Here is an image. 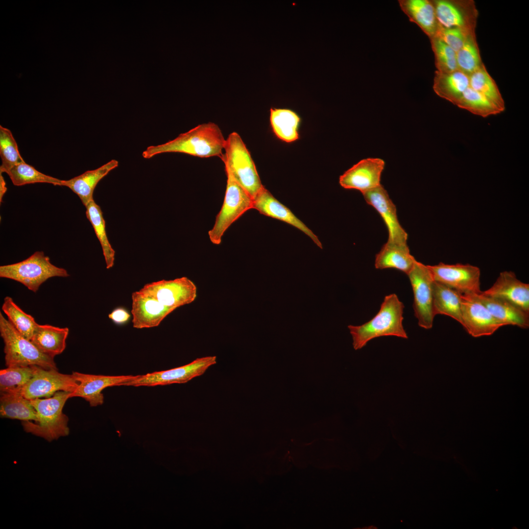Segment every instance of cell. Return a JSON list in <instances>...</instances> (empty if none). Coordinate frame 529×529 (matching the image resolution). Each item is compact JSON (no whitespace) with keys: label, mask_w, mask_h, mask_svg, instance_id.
Segmentation results:
<instances>
[{"label":"cell","mask_w":529,"mask_h":529,"mask_svg":"<svg viewBox=\"0 0 529 529\" xmlns=\"http://www.w3.org/2000/svg\"><path fill=\"white\" fill-rule=\"evenodd\" d=\"M69 333L67 327L38 324L30 340L43 353L54 358L65 349Z\"/></svg>","instance_id":"cell-24"},{"label":"cell","mask_w":529,"mask_h":529,"mask_svg":"<svg viewBox=\"0 0 529 529\" xmlns=\"http://www.w3.org/2000/svg\"><path fill=\"white\" fill-rule=\"evenodd\" d=\"M456 56L458 70L469 76L483 64L475 32L467 36L462 48L456 52Z\"/></svg>","instance_id":"cell-34"},{"label":"cell","mask_w":529,"mask_h":529,"mask_svg":"<svg viewBox=\"0 0 529 529\" xmlns=\"http://www.w3.org/2000/svg\"><path fill=\"white\" fill-rule=\"evenodd\" d=\"M434 281L462 294L477 295L481 290L480 268L469 264H446L442 262L427 265Z\"/></svg>","instance_id":"cell-11"},{"label":"cell","mask_w":529,"mask_h":529,"mask_svg":"<svg viewBox=\"0 0 529 529\" xmlns=\"http://www.w3.org/2000/svg\"><path fill=\"white\" fill-rule=\"evenodd\" d=\"M432 2L440 26L475 32L478 13L473 0H433Z\"/></svg>","instance_id":"cell-13"},{"label":"cell","mask_w":529,"mask_h":529,"mask_svg":"<svg viewBox=\"0 0 529 529\" xmlns=\"http://www.w3.org/2000/svg\"><path fill=\"white\" fill-rule=\"evenodd\" d=\"M216 363V356L199 358L180 367L137 375L123 385L153 386L186 383L194 378L203 375L211 366Z\"/></svg>","instance_id":"cell-10"},{"label":"cell","mask_w":529,"mask_h":529,"mask_svg":"<svg viewBox=\"0 0 529 529\" xmlns=\"http://www.w3.org/2000/svg\"><path fill=\"white\" fill-rule=\"evenodd\" d=\"M461 314V325L475 337L491 335L506 326L492 314L477 295H462Z\"/></svg>","instance_id":"cell-14"},{"label":"cell","mask_w":529,"mask_h":529,"mask_svg":"<svg viewBox=\"0 0 529 529\" xmlns=\"http://www.w3.org/2000/svg\"><path fill=\"white\" fill-rule=\"evenodd\" d=\"M132 316L128 311L123 307H118L108 314V317L116 325H124L127 324Z\"/></svg>","instance_id":"cell-38"},{"label":"cell","mask_w":529,"mask_h":529,"mask_svg":"<svg viewBox=\"0 0 529 529\" xmlns=\"http://www.w3.org/2000/svg\"><path fill=\"white\" fill-rule=\"evenodd\" d=\"M36 366H11L0 370V393L20 391L32 378Z\"/></svg>","instance_id":"cell-32"},{"label":"cell","mask_w":529,"mask_h":529,"mask_svg":"<svg viewBox=\"0 0 529 529\" xmlns=\"http://www.w3.org/2000/svg\"><path fill=\"white\" fill-rule=\"evenodd\" d=\"M1 309L8 321L24 337L30 340L38 324L34 318L24 312L9 296H6Z\"/></svg>","instance_id":"cell-31"},{"label":"cell","mask_w":529,"mask_h":529,"mask_svg":"<svg viewBox=\"0 0 529 529\" xmlns=\"http://www.w3.org/2000/svg\"><path fill=\"white\" fill-rule=\"evenodd\" d=\"M118 166V161L112 159L96 169L87 170L69 180H62V186L68 187L76 193L85 207L94 199V191L98 182Z\"/></svg>","instance_id":"cell-20"},{"label":"cell","mask_w":529,"mask_h":529,"mask_svg":"<svg viewBox=\"0 0 529 529\" xmlns=\"http://www.w3.org/2000/svg\"><path fill=\"white\" fill-rule=\"evenodd\" d=\"M438 72L450 73L458 70L456 52L437 37L430 39Z\"/></svg>","instance_id":"cell-36"},{"label":"cell","mask_w":529,"mask_h":529,"mask_svg":"<svg viewBox=\"0 0 529 529\" xmlns=\"http://www.w3.org/2000/svg\"><path fill=\"white\" fill-rule=\"evenodd\" d=\"M481 293L506 300L529 313V285L511 271L501 272L494 284Z\"/></svg>","instance_id":"cell-19"},{"label":"cell","mask_w":529,"mask_h":529,"mask_svg":"<svg viewBox=\"0 0 529 529\" xmlns=\"http://www.w3.org/2000/svg\"><path fill=\"white\" fill-rule=\"evenodd\" d=\"M0 173L8 171L15 165L24 162L10 130L0 125Z\"/></svg>","instance_id":"cell-35"},{"label":"cell","mask_w":529,"mask_h":529,"mask_svg":"<svg viewBox=\"0 0 529 529\" xmlns=\"http://www.w3.org/2000/svg\"><path fill=\"white\" fill-rule=\"evenodd\" d=\"M71 392L59 391L44 399L30 400L37 413L36 421H22L24 431L41 437L48 441L57 439L69 434V418L63 412Z\"/></svg>","instance_id":"cell-4"},{"label":"cell","mask_w":529,"mask_h":529,"mask_svg":"<svg viewBox=\"0 0 529 529\" xmlns=\"http://www.w3.org/2000/svg\"><path fill=\"white\" fill-rule=\"evenodd\" d=\"M404 307L396 294H390L385 297L379 312L371 319L361 325H348L354 349H361L371 339L381 337L407 339L403 325Z\"/></svg>","instance_id":"cell-3"},{"label":"cell","mask_w":529,"mask_h":529,"mask_svg":"<svg viewBox=\"0 0 529 529\" xmlns=\"http://www.w3.org/2000/svg\"><path fill=\"white\" fill-rule=\"evenodd\" d=\"M253 209L260 213L287 223L299 229L320 248L322 245L318 237L287 207L277 200L264 186L253 199Z\"/></svg>","instance_id":"cell-18"},{"label":"cell","mask_w":529,"mask_h":529,"mask_svg":"<svg viewBox=\"0 0 529 529\" xmlns=\"http://www.w3.org/2000/svg\"><path fill=\"white\" fill-rule=\"evenodd\" d=\"M415 260L407 243L387 241L376 255L375 267L378 269L393 268L407 274Z\"/></svg>","instance_id":"cell-22"},{"label":"cell","mask_w":529,"mask_h":529,"mask_svg":"<svg viewBox=\"0 0 529 529\" xmlns=\"http://www.w3.org/2000/svg\"><path fill=\"white\" fill-rule=\"evenodd\" d=\"M226 189L221 210L213 228L208 232L211 241L219 244L228 228L245 212L253 208V198L235 180L228 169Z\"/></svg>","instance_id":"cell-8"},{"label":"cell","mask_w":529,"mask_h":529,"mask_svg":"<svg viewBox=\"0 0 529 529\" xmlns=\"http://www.w3.org/2000/svg\"><path fill=\"white\" fill-rule=\"evenodd\" d=\"M362 194L366 203L373 207L383 219L388 231L387 241L407 243L408 234L399 221L396 207L382 184Z\"/></svg>","instance_id":"cell-15"},{"label":"cell","mask_w":529,"mask_h":529,"mask_svg":"<svg viewBox=\"0 0 529 529\" xmlns=\"http://www.w3.org/2000/svg\"><path fill=\"white\" fill-rule=\"evenodd\" d=\"M7 191V188L6 186V183L2 175V173H0V202H2L3 197Z\"/></svg>","instance_id":"cell-39"},{"label":"cell","mask_w":529,"mask_h":529,"mask_svg":"<svg viewBox=\"0 0 529 529\" xmlns=\"http://www.w3.org/2000/svg\"><path fill=\"white\" fill-rule=\"evenodd\" d=\"M220 156L225 168L253 199L263 188L255 164L240 136L236 132L225 141Z\"/></svg>","instance_id":"cell-6"},{"label":"cell","mask_w":529,"mask_h":529,"mask_svg":"<svg viewBox=\"0 0 529 529\" xmlns=\"http://www.w3.org/2000/svg\"><path fill=\"white\" fill-rule=\"evenodd\" d=\"M1 417L22 421H36V411L30 400L23 396L20 391L0 393Z\"/></svg>","instance_id":"cell-27"},{"label":"cell","mask_w":529,"mask_h":529,"mask_svg":"<svg viewBox=\"0 0 529 529\" xmlns=\"http://www.w3.org/2000/svg\"><path fill=\"white\" fill-rule=\"evenodd\" d=\"M72 374L78 383L76 389L70 394V398L78 397L85 399L91 407L101 405L104 402L102 391L113 386L123 385L136 376H106L73 372Z\"/></svg>","instance_id":"cell-17"},{"label":"cell","mask_w":529,"mask_h":529,"mask_svg":"<svg viewBox=\"0 0 529 529\" xmlns=\"http://www.w3.org/2000/svg\"><path fill=\"white\" fill-rule=\"evenodd\" d=\"M67 271L56 266L44 252L38 251L27 259L16 263L1 265L0 277L19 282L36 292L41 285L54 277H67Z\"/></svg>","instance_id":"cell-7"},{"label":"cell","mask_w":529,"mask_h":529,"mask_svg":"<svg viewBox=\"0 0 529 529\" xmlns=\"http://www.w3.org/2000/svg\"><path fill=\"white\" fill-rule=\"evenodd\" d=\"M0 335L4 344L7 367L36 365L57 369L54 358L40 351L31 341L21 334L0 312Z\"/></svg>","instance_id":"cell-5"},{"label":"cell","mask_w":529,"mask_h":529,"mask_svg":"<svg viewBox=\"0 0 529 529\" xmlns=\"http://www.w3.org/2000/svg\"><path fill=\"white\" fill-rule=\"evenodd\" d=\"M197 287L186 277L147 283L132 294L133 327L154 328L176 309L193 302Z\"/></svg>","instance_id":"cell-1"},{"label":"cell","mask_w":529,"mask_h":529,"mask_svg":"<svg viewBox=\"0 0 529 529\" xmlns=\"http://www.w3.org/2000/svg\"><path fill=\"white\" fill-rule=\"evenodd\" d=\"M469 76L470 87L485 96L502 112H504L505 109L504 100L495 81L488 72L484 64Z\"/></svg>","instance_id":"cell-30"},{"label":"cell","mask_w":529,"mask_h":529,"mask_svg":"<svg viewBox=\"0 0 529 529\" xmlns=\"http://www.w3.org/2000/svg\"><path fill=\"white\" fill-rule=\"evenodd\" d=\"M270 120L274 133L280 139L289 143L298 138L300 118L293 111L286 108H271Z\"/></svg>","instance_id":"cell-28"},{"label":"cell","mask_w":529,"mask_h":529,"mask_svg":"<svg viewBox=\"0 0 529 529\" xmlns=\"http://www.w3.org/2000/svg\"><path fill=\"white\" fill-rule=\"evenodd\" d=\"M86 215L92 225L100 243L106 263V268H112L114 264L115 251L107 236L105 221L100 207L93 199L86 206Z\"/></svg>","instance_id":"cell-29"},{"label":"cell","mask_w":529,"mask_h":529,"mask_svg":"<svg viewBox=\"0 0 529 529\" xmlns=\"http://www.w3.org/2000/svg\"><path fill=\"white\" fill-rule=\"evenodd\" d=\"M385 166V162L381 158L362 159L341 175L339 183L345 189L357 190L362 193L381 185Z\"/></svg>","instance_id":"cell-16"},{"label":"cell","mask_w":529,"mask_h":529,"mask_svg":"<svg viewBox=\"0 0 529 529\" xmlns=\"http://www.w3.org/2000/svg\"><path fill=\"white\" fill-rule=\"evenodd\" d=\"M7 174L15 186L45 183L62 186V180L45 174L25 162L14 166Z\"/></svg>","instance_id":"cell-33"},{"label":"cell","mask_w":529,"mask_h":529,"mask_svg":"<svg viewBox=\"0 0 529 529\" xmlns=\"http://www.w3.org/2000/svg\"><path fill=\"white\" fill-rule=\"evenodd\" d=\"M413 294V308L418 325L425 329L433 327L435 316L433 307L434 279L427 265L415 261L407 274Z\"/></svg>","instance_id":"cell-9"},{"label":"cell","mask_w":529,"mask_h":529,"mask_svg":"<svg viewBox=\"0 0 529 529\" xmlns=\"http://www.w3.org/2000/svg\"><path fill=\"white\" fill-rule=\"evenodd\" d=\"M469 86V75L459 70L450 73L435 72L433 83L434 92L439 97L454 105Z\"/></svg>","instance_id":"cell-25"},{"label":"cell","mask_w":529,"mask_h":529,"mask_svg":"<svg viewBox=\"0 0 529 529\" xmlns=\"http://www.w3.org/2000/svg\"><path fill=\"white\" fill-rule=\"evenodd\" d=\"M477 297L494 317L505 325L529 328V313L519 307L504 299L484 295L481 292Z\"/></svg>","instance_id":"cell-23"},{"label":"cell","mask_w":529,"mask_h":529,"mask_svg":"<svg viewBox=\"0 0 529 529\" xmlns=\"http://www.w3.org/2000/svg\"><path fill=\"white\" fill-rule=\"evenodd\" d=\"M402 10L409 20L418 25L431 39L435 37L439 27L432 0H400Z\"/></svg>","instance_id":"cell-21"},{"label":"cell","mask_w":529,"mask_h":529,"mask_svg":"<svg viewBox=\"0 0 529 529\" xmlns=\"http://www.w3.org/2000/svg\"><path fill=\"white\" fill-rule=\"evenodd\" d=\"M225 141L218 126L210 122L199 124L167 143L148 146L142 156L150 159L162 153L178 152L199 157H220Z\"/></svg>","instance_id":"cell-2"},{"label":"cell","mask_w":529,"mask_h":529,"mask_svg":"<svg viewBox=\"0 0 529 529\" xmlns=\"http://www.w3.org/2000/svg\"><path fill=\"white\" fill-rule=\"evenodd\" d=\"M433 307L435 315L450 316L462 325L461 296L462 294L434 281L433 286Z\"/></svg>","instance_id":"cell-26"},{"label":"cell","mask_w":529,"mask_h":529,"mask_svg":"<svg viewBox=\"0 0 529 529\" xmlns=\"http://www.w3.org/2000/svg\"><path fill=\"white\" fill-rule=\"evenodd\" d=\"M78 383L72 374L59 372L57 369H45L36 366L29 381L21 389V394L29 400L49 398L59 391L73 392Z\"/></svg>","instance_id":"cell-12"},{"label":"cell","mask_w":529,"mask_h":529,"mask_svg":"<svg viewBox=\"0 0 529 529\" xmlns=\"http://www.w3.org/2000/svg\"><path fill=\"white\" fill-rule=\"evenodd\" d=\"M457 27L444 28L439 25L435 37H438L455 52L463 46L467 36L473 33Z\"/></svg>","instance_id":"cell-37"}]
</instances>
